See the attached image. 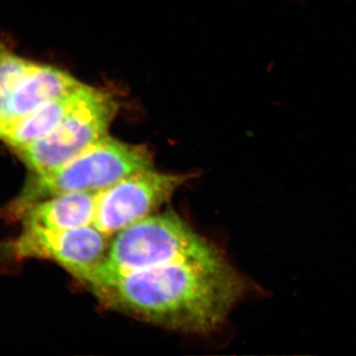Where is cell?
Here are the masks:
<instances>
[{
    "instance_id": "cell-1",
    "label": "cell",
    "mask_w": 356,
    "mask_h": 356,
    "mask_svg": "<svg viewBox=\"0 0 356 356\" xmlns=\"http://www.w3.org/2000/svg\"><path fill=\"white\" fill-rule=\"evenodd\" d=\"M86 286L111 310L191 334L216 330L250 290L224 257L104 276Z\"/></svg>"
},
{
    "instance_id": "cell-2",
    "label": "cell",
    "mask_w": 356,
    "mask_h": 356,
    "mask_svg": "<svg viewBox=\"0 0 356 356\" xmlns=\"http://www.w3.org/2000/svg\"><path fill=\"white\" fill-rule=\"evenodd\" d=\"M222 257L214 245L175 213L149 215L115 235L104 259L83 284L104 276Z\"/></svg>"
},
{
    "instance_id": "cell-3",
    "label": "cell",
    "mask_w": 356,
    "mask_h": 356,
    "mask_svg": "<svg viewBox=\"0 0 356 356\" xmlns=\"http://www.w3.org/2000/svg\"><path fill=\"white\" fill-rule=\"evenodd\" d=\"M154 168L146 147L106 137L69 163L46 173H35L9 208L14 217L35 204L74 191L99 192L132 173Z\"/></svg>"
},
{
    "instance_id": "cell-4",
    "label": "cell",
    "mask_w": 356,
    "mask_h": 356,
    "mask_svg": "<svg viewBox=\"0 0 356 356\" xmlns=\"http://www.w3.org/2000/svg\"><path fill=\"white\" fill-rule=\"evenodd\" d=\"M117 111L113 96L83 84L76 104L57 127L16 153L33 172H51L108 136Z\"/></svg>"
},
{
    "instance_id": "cell-5",
    "label": "cell",
    "mask_w": 356,
    "mask_h": 356,
    "mask_svg": "<svg viewBox=\"0 0 356 356\" xmlns=\"http://www.w3.org/2000/svg\"><path fill=\"white\" fill-rule=\"evenodd\" d=\"M189 178V175L156 172L154 168L132 173L98 192L92 226L107 236L116 235L153 214Z\"/></svg>"
},
{
    "instance_id": "cell-6",
    "label": "cell",
    "mask_w": 356,
    "mask_h": 356,
    "mask_svg": "<svg viewBox=\"0 0 356 356\" xmlns=\"http://www.w3.org/2000/svg\"><path fill=\"white\" fill-rule=\"evenodd\" d=\"M108 238L95 226L72 229L25 226L13 243V254L19 259H51L83 283L104 259L109 247Z\"/></svg>"
},
{
    "instance_id": "cell-7",
    "label": "cell",
    "mask_w": 356,
    "mask_h": 356,
    "mask_svg": "<svg viewBox=\"0 0 356 356\" xmlns=\"http://www.w3.org/2000/svg\"><path fill=\"white\" fill-rule=\"evenodd\" d=\"M81 86L83 83L64 70L51 65L35 64L14 93L7 133L44 103L70 95Z\"/></svg>"
},
{
    "instance_id": "cell-8",
    "label": "cell",
    "mask_w": 356,
    "mask_h": 356,
    "mask_svg": "<svg viewBox=\"0 0 356 356\" xmlns=\"http://www.w3.org/2000/svg\"><path fill=\"white\" fill-rule=\"evenodd\" d=\"M98 192L74 191L35 204L23 213L25 226L50 229H72L92 226Z\"/></svg>"
},
{
    "instance_id": "cell-9",
    "label": "cell",
    "mask_w": 356,
    "mask_h": 356,
    "mask_svg": "<svg viewBox=\"0 0 356 356\" xmlns=\"http://www.w3.org/2000/svg\"><path fill=\"white\" fill-rule=\"evenodd\" d=\"M83 86V84L70 95L44 103L16 124L1 140L18 152L35 140L41 139L57 127L65 115L69 113L76 104Z\"/></svg>"
},
{
    "instance_id": "cell-10",
    "label": "cell",
    "mask_w": 356,
    "mask_h": 356,
    "mask_svg": "<svg viewBox=\"0 0 356 356\" xmlns=\"http://www.w3.org/2000/svg\"><path fill=\"white\" fill-rule=\"evenodd\" d=\"M35 64L0 43V140L9 130V109L14 93Z\"/></svg>"
}]
</instances>
